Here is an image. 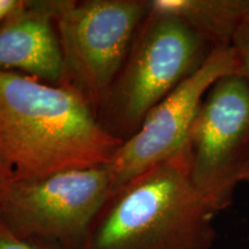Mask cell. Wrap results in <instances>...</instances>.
<instances>
[{
  "label": "cell",
  "instance_id": "2",
  "mask_svg": "<svg viewBox=\"0 0 249 249\" xmlns=\"http://www.w3.org/2000/svg\"><path fill=\"white\" fill-rule=\"evenodd\" d=\"M216 214L193 185L185 147L112 192L80 249H213Z\"/></svg>",
  "mask_w": 249,
  "mask_h": 249
},
{
  "label": "cell",
  "instance_id": "13",
  "mask_svg": "<svg viewBox=\"0 0 249 249\" xmlns=\"http://www.w3.org/2000/svg\"><path fill=\"white\" fill-rule=\"evenodd\" d=\"M27 0H0V26L20 11Z\"/></svg>",
  "mask_w": 249,
  "mask_h": 249
},
{
  "label": "cell",
  "instance_id": "10",
  "mask_svg": "<svg viewBox=\"0 0 249 249\" xmlns=\"http://www.w3.org/2000/svg\"><path fill=\"white\" fill-rule=\"evenodd\" d=\"M232 49L238 61V74L249 80V14L236 31Z\"/></svg>",
  "mask_w": 249,
  "mask_h": 249
},
{
  "label": "cell",
  "instance_id": "4",
  "mask_svg": "<svg viewBox=\"0 0 249 249\" xmlns=\"http://www.w3.org/2000/svg\"><path fill=\"white\" fill-rule=\"evenodd\" d=\"M149 0H57L54 23L64 60L61 86L97 112L149 13Z\"/></svg>",
  "mask_w": 249,
  "mask_h": 249
},
{
  "label": "cell",
  "instance_id": "12",
  "mask_svg": "<svg viewBox=\"0 0 249 249\" xmlns=\"http://www.w3.org/2000/svg\"><path fill=\"white\" fill-rule=\"evenodd\" d=\"M14 180V173L0 154V203Z\"/></svg>",
  "mask_w": 249,
  "mask_h": 249
},
{
  "label": "cell",
  "instance_id": "9",
  "mask_svg": "<svg viewBox=\"0 0 249 249\" xmlns=\"http://www.w3.org/2000/svg\"><path fill=\"white\" fill-rule=\"evenodd\" d=\"M149 5L181 18L213 49L232 46L249 14V0H149Z\"/></svg>",
  "mask_w": 249,
  "mask_h": 249
},
{
  "label": "cell",
  "instance_id": "3",
  "mask_svg": "<svg viewBox=\"0 0 249 249\" xmlns=\"http://www.w3.org/2000/svg\"><path fill=\"white\" fill-rule=\"evenodd\" d=\"M211 51L209 43L181 18L150 7L96 114L99 124L113 138L126 141L152 108L200 68Z\"/></svg>",
  "mask_w": 249,
  "mask_h": 249
},
{
  "label": "cell",
  "instance_id": "14",
  "mask_svg": "<svg viewBox=\"0 0 249 249\" xmlns=\"http://www.w3.org/2000/svg\"><path fill=\"white\" fill-rule=\"evenodd\" d=\"M240 180H241V182L248 183V185H249V156H248L247 161H246V164H245L244 170H242Z\"/></svg>",
  "mask_w": 249,
  "mask_h": 249
},
{
  "label": "cell",
  "instance_id": "5",
  "mask_svg": "<svg viewBox=\"0 0 249 249\" xmlns=\"http://www.w3.org/2000/svg\"><path fill=\"white\" fill-rule=\"evenodd\" d=\"M111 191L107 164L14 178L0 203V220L22 239L80 249Z\"/></svg>",
  "mask_w": 249,
  "mask_h": 249
},
{
  "label": "cell",
  "instance_id": "8",
  "mask_svg": "<svg viewBox=\"0 0 249 249\" xmlns=\"http://www.w3.org/2000/svg\"><path fill=\"white\" fill-rule=\"evenodd\" d=\"M57 0H27L0 26V71L61 86L64 60L54 11Z\"/></svg>",
  "mask_w": 249,
  "mask_h": 249
},
{
  "label": "cell",
  "instance_id": "7",
  "mask_svg": "<svg viewBox=\"0 0 249 249\" xmlns=\"http://www.w3.org/2000/svg\"><path fill=\"white\" fill-rule=\"evenodd\" d=\"M234 73L238 61L232 46L213 48L200 68L152 108L136 133L118 147L107 164L111 193L179 154L205 95L218 80Z\"/></svg>",
  "mask_w": 249,
  "mask_h": 249
},
{
  "label": "cell",
  "instance_id": "6",
  "mask_svg": "<svg viewBox=\"0 0 249 249\" xmlns=\"http://www.w3.org/2000/svg\"><path fill=\"white\" fill-rule=\"evenodd\" d=\"M196 191L218 213L232 203L249 156V80H218L202 102L186 144Z\"/></svg>",
  "mask_w": 249,
  "mask_h": 249
},
{
  "label": "cell",
  "instance_id": "1",
  "mask_svg": "<svg viewBox=\"0 0 249 249\" xmlns=\"http://www.w3.org/2000/svg\"><path fill=\"white\" fill-rule=\"evenodd\" d=\"M121 143L73 90L0 71V154L14 178L107 165Z\"/></svg>",
  "mask_w": 249,
  "mask_h": 249
},
{
  "label": "cell",
  "instance_id": "11",
  "mask_svg": "<svg viewBox=\"0 0 249 249\" xmlns=\"http://www.w3.org/2000/svg\"><path fill=\"white\" fill-rule=\"evenodd\" d=\"M0 249H65L15 235L0 220Z\"/></svg>",
  "mask_w": 249,
  "mask_h": 249
}]
</instances>
